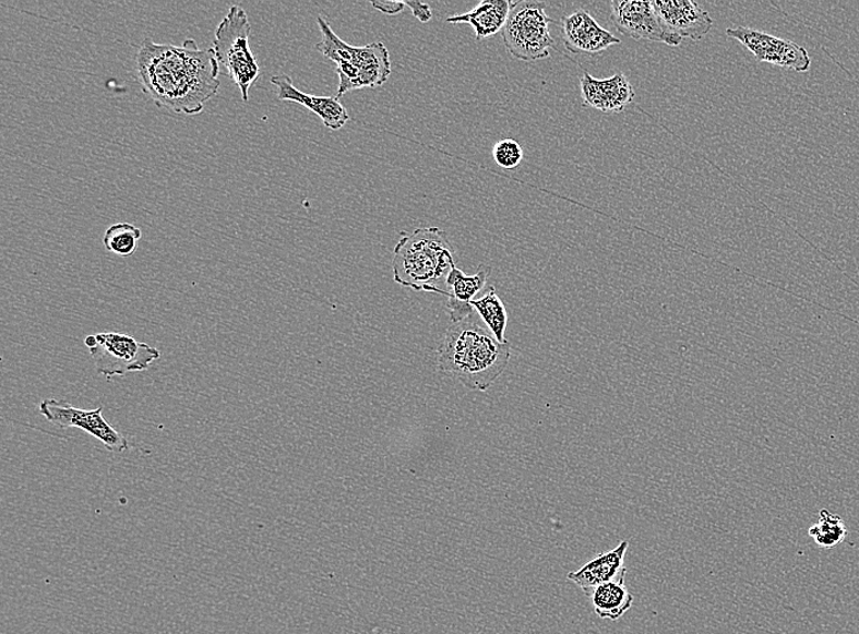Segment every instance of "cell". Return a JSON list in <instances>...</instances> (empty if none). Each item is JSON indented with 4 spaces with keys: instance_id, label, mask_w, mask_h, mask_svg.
I'll list each match as a JSON object with an SVG mask.
<instances>
[{
    "instance_id": "1",
    "label": "cell",
    "mask_w": 859,
    "mask_h": 634,
    "mask_svg": "<svg viewBox=\"0 0 859 634\" xmlns=\"http://www.w3.org/2000/svg\"><path fill=\"white\" fill-rule=\"evenodd\" d=\"M138 71L143 92L155 106L183 116H199L220 87L219 62L213 48L186 39L181 47L146 39L140 47Z\"/></svg>"
},
{
    "instance_id": "2",
    "label": "cell",
    "mask_w": 859,
    "mask_h": 634,
    "mask_svg": "<svg viewBox=\"0 0 859 634\" xmlns=\"http://www.w3.org/2000/svg\"><path fill=\"white\" fill-rule=\"evenodd\" d=\"M510 360V342L497 340L475 311L448 330L439 348V370L470 391L489 390Z\"/></svg>"
},
{
    "instance_id": "3",
    "label": "cell",
    "mask_w": 859,
    "mask_h": 634,
    "mask_svg": "<svg viewBox=\"0 0 859 634\" xmlns=\"http://www.w3.org/2000/svg\"><path fill=\"white\" fill-rule=\"evenodd\" d=\"M454 262L449 235L439 227L402 232L393 251V278L402 287L444 296Z\"/></svg>"
},
{
    "instance_id": "4",
    "label": "cell",
    "mask_w": 859,
    "mask_h": 634,
    "mask_svg": "<svg viewBox=\"0 0 859 634\" xmlns=\"http://www.w3.org/2000/svg\"><path fill=\"white\" fill-rule=\"evenodd\" d=\"M318 25L323 38L315 48L337 67L338 99L350 91L378 88L387 82L392 65L384 44L354 47L341 39L324 17L318 16Z\"/></svg>"
},
{
    "instance_id": "5",
    "label": "cell",
    "mask_w": 859,
    "mask_h": 634,
    "mask_svg": "<svg viewBox=\"0 0 859 634\" xmlns=\"http://www.w3.org/2000/svg\"><path fill=\"white\" fill-rule=\"evenodd\" d=\"M251 33L252 26L246 10L232 5L217 26L213 40L217 62L226 69L227 74L240 88L246 103L250 99L251 87L262 74L250 46Z\"/></svg>"
},
{
    "instance_id": "6",
    "label": "cell",
    "mask_w": 859,
    "mask_h": 634,
    "mask_svg": "<svg viewBox=\"0 0 859 634\" xmlns=\"http://www.w3.org/2000/svg\"><path fill=\"white\" fill-rule=\"evenodd\" d=\"M551 24L545 3L535 0L512 2L509 20L501 33L504 46L515 59L535 61L550 58L551 49L556 48Z\"/></svg>"
},
{
    "instance_id": "7",
    "label": "cell",
    "mask_w": 859,
    "mask_h": 634,
    "mask_svg": "<svg viewBox=\"0 0 859 634\" xmlns=\"http://www.w3.org/2000/svg\"><path fill=\"white\" fill-rule=\"evenodd\" d=\"M85 345L97 371L108 381L126 376L129 372L147 370L160 358L157 348L116 332L87 336Z\"/></svg>"
},
{
    "instance_id": "8",
    "label": "cell",
    "mask_w": 859,
    "mask_h": 634,
    "mask_svg": "<svg viewBox=\"0 0 859 634\" xmlns=\"http://www.w3.org/2000/svg\"><path fill=\"white\" fill-rule=\"evenodd\" d=\"M39 412L61 430L79 429L87 432L110 452L122 453L129 450L128 440L103 417L102 407L85 410L75 408L67 400L46 399L39 404Z\"/></svg>"
},
{
    "instance_id": "9",
    "label": "cell",
    "mask_w": 859,
    "mask_h": 634,
    "mask_svg": "<svg viewBox=\"0 0 859 634\" xmlns=\"http://www.w3.org/2000/svg\"><path fill=\"white\" fill-rule=\"evenodd\" d=\"M727 36L739 40L761 62H769L796 72L809 71L812 65L809 51L796 41L741 26L728 28Z\"/></svg>"
},
{
    "instance_id": "10",
    "label": "cell",
    "mask_w": 859,
    "mask_h": 634,
    "mask_svg": "<svg viewBox=\"0 0 859 634\" xmlns=\"http://www.w3.org/2000/svg\"><path fill=\"white\" fill-rule=\"evenodd\" d=\"M612 7L613 24L620 34L635 40L659 41L678 47L682 39L669 33L656 13L652 2L643 0H615Z\"/></svg>"
},
{
    "instance_id": "11",
    "label": "cell",
    "mask_w": 859,
    "mask_h": 634,
    "mask_svg": "<svg viewBox=\"0 0 859 634\" xmlns=\"http://www.w3.org/2000/svg\"><path fill=\"white\" fill-rule=\"evenodd\" d=\"M563 44L573 55L596 56L610 47L622 44L585 10H577L562 19Z\"/></svg>"
},
{
    "instance_id": "12",
    "label": "cell",
    "mask_w": 859,
    "mask_h": 634,
    "mask_svg": "<svg viewBox=\"0 0 859 634\" xmlns=\"http://www.w3.org/2000/svg\"><path fill=\"white\" fill-rule=\"evenodd\" d=\"M652 4L661 24L681 39L701 40L713 27L706 10L692 0H654Z\"/></svg>"
},
{
    "instance_id": "13",
    "label": "cell",
    "mask_w": 859,
    "mask_h": 634,
    "mask_svg": "<svg viewBox=\"0 0 859 634\" xmlns=\"http://www.w3.org/2000/svg\"><path fill=\"white\" fill-rule=\"evenodd\" d=\"M581 87L584 107L604 112L623 111L635 98V91L623 72L603 80L585 72Z\"/></svg>"
},
{
    "instance_id": "14",
    "label": "cell",
    "mask_w": 859,
    "mask_h": 634,
    "mask_svg": "<svg viewBox=\"0 0 859 634\" xmlns=\"http://www.w3.org/2000/svg\"><path fill=\"white\" fill-rule=\"evenodd\" d=\"M271 82L277 88L279 100L301 104V106L313 111L318 118L322 119L327 129L337 131L343 129L348 122V111L337 97L308 95V93L296 88L293 79L288 75L273 76Z\"/></svg>"
},
{
    "instance_id": "15",
    "label": "cell",
    "mask_w": 859,
    "mask_h": 634,
    "mask_svg": "<svg viewBox=\"0 0 859 634\" xmlns=\"http://www.w3.org/2000/svg\"><path fill=\"white\" fill-rule=\"evenodd\" d=\"M628 549L629 542L623 540L616 549L598 554L575 573H569L566 578L582 589L608 584V582L625 581L628 570L624 563Z\"/></svg>"
},
{
    "instance_id": "16",
    "label": "cell",
    "mask_w": 859,
    "mask_h": 634,
    "mask_svg": "<svg viewBox=\"0 0 859 634\" xmlns=\"http://www.w3.org/2000/svg\"><path fill=\"white\" fill-rule=\"evenodd\" d=\"M490 272L489 266L480 265L478 273L469 276L465 275L457 266L452 267L444 296L449 298L446 307L454 324L474 313L475 310L470 306L472 300L488 284Z\"/></svg>"
},
{
    "instance_id": "17",
    "label": "cell",
    "mask_w": 859,
    "mask_h": 634,
    "mask_svg": "<svg viewBox=\"0 0 859 634\" xmlns=\"http://www.w3.org/2000/svg\"><path fill=\"white\" fill-rule=\"evenodd\" d=\"M509 0H484L470 12L450 16V24H468L475 31L476 39L481 40L502 33L511 13Z\"/></svg>"
},
{
    "instance_id": "18",
    "label": "cell",
    "mask_w": 859,
    "mask_h": 634,
    "mask_svg": "<svg viewBox=\"0 0 859 634\" xmlns=\"http://www.w3.org/2000/svg\"><path fill=\"white\" fill-rule=\"evenodd\" d=\"M583 590L599 619L617 621L634 605V596L627 588L625 581L608 582Z\"/></svg>"
},
{
    "instance_id": "19",
    "label": "cell",
    "mask_w": 859,
    "mask_h": 634,
    "mask_svg": "<svg viewBox=\"0 0 859 634\" xmlns=\"http://www.w3.org/2000/svg\"><path fill=\"white\" fill-rule=\"evenodd\" d=\"M470 306L478 313L484 324L492 332V335L500 343H506L505 330L509 325V314H506L503 301L496 294L494 287L486 289L481 298L472 300Z\"/></svg>"
},
{
    "instance_id": "20",
    "label": "cell",
    "mask_w": 859,
    "mask_h": 634,
    "mask_svg": "<svg viewBox=\"0 0 859 634\" xmlns=\"http://www.w3.org/2000/svg\"><path fill=\"white\" fill-rule=\"evenodd\" d=\"M809 535L818 547L833 549L844 542L848 531L842 516L822 509L820 519L809 529Z\"/></svg>"
},
{
    "instance_id": "21",
    "label": "cell",
    "mask_w": 859,
    "mask_h": 634,
    "mask_svg": "<svg viewBox=\"0 0 859 634\" xmlns=\"http://www.w3.org/2000/svg\"><path fill=\"white\" fill-rule=\"evenodd\" d=\"M142 232L139 227L128 223L111 225L103 238L108 252L119 256H131L139 247Z\"/></svg>"
},
{
    "instance_id": "22",
    "label": "cell",
    "mask_w": 859,
    "mask_h": 634,
    "mask_svg": "<svg viewBox=\"0 0 859 634\" xmlns=\"http://www.w3.org/2000/svg\"><path fill=\"white\" fill-rule=\"evenodd\" d=\"M492 157L497 165L505 170H514L524 159L522 145L514 140L505 139L493 145Z\"/></svg>"
},
{
    "instance_id": "23",
    "label": "cell",
    "mask_w": 859,
    "mask_h": 634,
    "mask_svg": "<svg viewBox=\"0 0 859 634\" xmlns=\"http://www.w3.org/2000/svg\"><path fill=\"white\" fill-rule=\"evenodd\" d=\"M406 7L411 10L414 16H416L421 23H429L432 17V10L429 4L421 3V2H405Z\"/></svg>"
},
{
    "instance_id": "24",
    "label": "cell",
    "mask_w": 859,
    "mask_h": 634,
    "mask_svg": "<svg viewBox=\"0 0 859 634\" xmlns=\"http://www.w3.org/2000/svg\"><path fill=\"white\" fill-rule=\"evenodd\" d=\"M371 5L379 10V12L384 13L386 15H398L403 12V8L406 7L405 2H371Z\"/></svg>"
}]
</instances>
